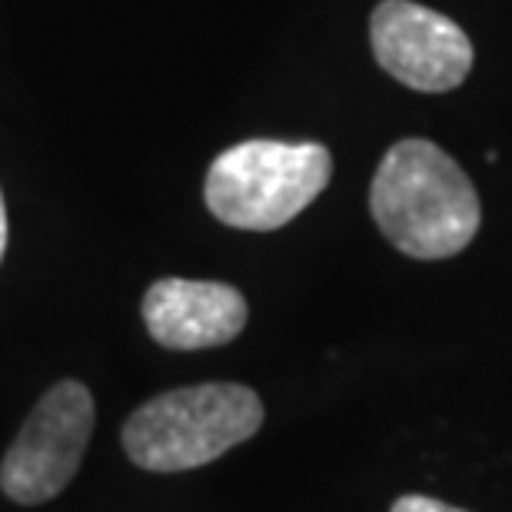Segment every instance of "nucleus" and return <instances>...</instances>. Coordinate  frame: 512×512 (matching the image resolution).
Wrapping results in <instances>:
<instances>
[{
  "label": "nucleus",
  "instance_id": "nucleus-1",
  "mask_svg": "<svg viewBox=\"0 0 512 512\" xmlns=\"http://www.w3.org/2000/svg\"><path fill=\"white\" fill-rule=\"evenodd\" d=\"M383 237L413 260H446L473 243L483 210L463 167L429 140H399L386 150L370 187Z\"/></svg>",
  "mask_w": 512,
  "mask_h": 512
},
{
  "label": "nucleus",
  "instance_id": "nucleus-2",
  "mask_svg": "<svg viewBox=\"0 0 512 512\" xmlns=\"http://www.w3.org/2000/svg\"><path fill=\"white\" fill-rule=\"evenodd\" d=\"M260 426L263 403L250 386H183L153 396L127 419L124 449L140 469L183 473L247 443Z\"/></svg>",
  "mask_w": 512,
  "mask_h": 512
},
{
  "label": "nucleus",
  "instance_id": "nucleus-3",
  "mask_svg": "<svg viewBox=\"0 0 512 512\" xmlns=\"http://www.w3.org/2000/svg\"><path fill=\"white\" fill-rule=\"evenodd\" d=\"M333 157L323 143L243 140L223 150L207 173V207L237 230H280L330 183Z\"/></svg>",
  "mask_w": 512,
  "mask_h": 512
},
{
  "label": "nucleus",
  "instance_id": "nucleus-4",
  "mask_svg": "<svg viewBox=\"0 0 512 512\" xmlns=\"http://www.w3.org/2000/svg\"><path fill=\"white\" fill-rule=\"evenodd\" d=\"M94 433V396L77 380L47 389L0 463V489L20 506L60 496L84 463Z\"/></svg>",
  "mask_w": 512,
  "mask_h": 512
},
{
  "label": "nucleus",
  "instance_id": "nucleus-5",
  "mask_svg": "<svg viewBox=\"0 0 512 512\" xmlns=\"http://www.w3.org/2000/svg\"><path fill=\"white\" fill-rule=\"evenodd\" d=\"M373 54L399 84L443 94L473 70V44L449 17L413 0H383L370 17Z\"/></svg>",
  "mask_w": 512,
  "mask_h": 512
},
{
  "label": "nucleus",
  "instance_id": "nucleus-6",
  "mask_svg": "<svg viewBox=\"0 0 512 512\" xmlns=\"http://www.w3.org/2000/svg\"><path fill=\"white\" fill-rule=\"evenodd\" d=\"M143 323L167 350H210L243 333L247 300L227 283L170 276L143 296Z\"/></svg>",
  "mask_w": 512,
  "mask_h": 512
},
{
  "label": "nucleus",
  "instance_id": "nucleus-7",
  "mask_svg": "<svg viewBox=\"0 0 512 512\" xmlns=\"http://www.w3.org/2000/svg\"><path fill=\"white\" fill-rule=\"evenodd\" d=\"M393 512H466V509H456V506H446L439 499H429V496H403L393 503Z\"/></svg>",
  "mask_w": 512,
  "mask_h": 512
},
{
  "label": "nucleus",
  "instance_id": "nucleus-8",
  "mask_svg": "<svg viewBox=\"0 0 512 512\" xmlns=\"http://www.w3.org/2000/svg\"><path fill=\"white\" fill-rule=\"evenodd\" d=\"M7 253V207H4V193H0V260Z\"/></svg>",
  "mask_w": 512,
  "mask_h": 512
}]
</instances>
